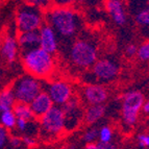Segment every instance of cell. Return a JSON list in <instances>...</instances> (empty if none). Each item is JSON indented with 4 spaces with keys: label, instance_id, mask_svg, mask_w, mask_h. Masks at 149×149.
I'll use <instances>...</instances> for the list:
<instances>
[{
    "label": "cell",
    "instance_id": "6da1fadb",
    "mask_svg": "<svg viewBox=\"0 0 149 149\" xmlns=\"http://www.w3.org/2000/svg\"><path fill=\"white\" fill-rule=\"evenodd\" d=\"M45 23L53 28L57 37L72 39L81 28L80 16L67 6H54L45 13Z\"/></svg>",
    "mask_w": 149,
    "mask_h": 149
},
{
    "label": "cell",
    "instance_id": "7a4b0ae2",
    "mask_svg": "<svg viewBox=\"0 0 149 149\" xmlns=\"http://www.w3.org/2000/svg\"><path fill=\"white\" fill-rule=\"evenodd\" d=\"M21 61L26 72L39 79L49 77L53 73L55 67L53 55L44 51L40 47L28 51H22Z\"/></svg>",
    "mask_w": 149,
    "mask_h": 149
},
{
    "label": "cell",
    "instance_id": "3957f363",
    "mask_svg": "<svg viewBox=\"0 0 149 149\" xmlns=\"http://www.w3.org/2000/svg\"><path fill=\"white\" fill-rule=\"evenodd\" d=\"M98 58V48L95 41L88 38H78L69 49V60L73 66L80 69L92 68Z\"/></svg>",
    "mask_w": 149,
    "mask_h": 149
},
{
    "label": "cell",
    "instance_id": "277c9868",
    "mask_svg": "<svg viewBox=\"0 0 149 149\" xmlns=\"http://www.w3.org/2000/svg\"><path fill=\"white\" fill-rule=\"evenodd\" d=\"M45 24V13L27 2L21 5L16 14V26L19 32L39 31Z\"/></svg>",
    "mask_w": 149,
    "mask_h": 149
},
{
    "label": "cell",
    "instance_id": "5b68a950",
    "mask_svg": "<svg viewBox=\"0 0 149 149\" xmlns=\"http://www.w3.org/2000/svg\"><path fill=\"white\" fill-rule=\"evenodd\" d=\"M12 90L17 102L29 104L38 95L43 92V82L37 77L25 74L16 79L13 84Z\"/></svg>",
    "mask_w": 149,
    "mask_h": 149
},
{
    "label": "cell",
    "instance_id": "8992f818",
    "mask_svg": "<svg viewBox=\"0 0 149 149\" xmlns=\"http://www.w3.org/2000/svg\"><path fill=\"white\" fill-rule=\"evenodd\" d=\"M121 102L122 120L127 126H134L145 102L144 96L139 91H129L121 96Z\"/></svg>",
    "mask_w": 149,
    "mask_h": 149
},
{
    "label": "cell",
    "instance_id": "52a82bcc",
    "mask_svg": "<svg viewBox=\"0 0 149 149\" xmlns=\"http://www.w3.org/2000/svg\"><path fill=\"white\" fill-rule=\"evenodd\" d=\"M41 134L46 138H54L65 130V114L62 107H53L39 119Z\"/></svg>",
    "mask_w": 149,
    "mask_h": 149
},
{
    "label": "cell",
    "instance_id": "ba28073f",
    "mask_svg": "<svg viewBox=\"0 0 149 149\" xmlns=\"http://www.w3.org/2000/svg\"><path fill=\"white\" fill-rule=\"evenodd\" d=\"M120 71L119 65L109 58H101L92 66L90 75L95 80L100 82H109L114 80L118 76Z\"/></svg>",
    "mask_w": 149,
    "mask_h": 149
},
{
    "label": "cell",
    "instance_id": "9c48e42d",
    "mask_svg": "<svg viewBox=\"0 0 149 149\" xmlns=\"http://www.w3.org/2000/svg\"><path fill=\"white\" fill-rule=\"evenodd\" d=\"M63 112L65 114V129L67 132H71L78 126L81 120H84V113L80 104V101L77 97L73 96L67 103L62 107Z\"/></svg>",
    "mask_w": 149,
    "mask_h": 149
},
{
    "label": "cell",
    "instance_id": "30bf717a",
    "mask_svg": "<svg viewBox=\"0 0 149 149\" xmlns=\"http://www.w3.org/2000/svg\"><path fill=\"white\" fill-rule=\"evenodd\" d=\"M45 92L49 95L55 107H62L73 97V89L69 82L65 80H55L50 82Z\"/></svg>",
    "mask_w": 149,
    "mask_h": 149
},
{
    "label": "cell",
    "instance_id": "8fae6325",
    "mask_svg": "<svg viewBox=\"0 0 149 149\" xmlns=\"http://www.w3.org/2000/svg\"><path fill=\"white\" fill-rule=\"evenodd\" d=\"M81 95L82 99L88 105L103 104L109 97V93L105 87L98 84H90L82 88Z\"/></svg>",
    "mask_w": 149,
    "mask_h": 149
},
{
    "label": "cell",
    "instance_id": "7c38bea8",
    "mask_svg": "<svg viewBox=\"0 0 149 149\" xmlns=\"http://www.w3.org/2000/svg\"><path fill=\"white\" fill-rule=\"evenodd\" d=\"M39 47L50 54H54L58 49V38L53 28L45 23L39 30Z\"/></svg>",
    "mask_w": 149,
    "mask_h": 149
},
{
    "label": "cell",
    "instance_id": "4fadbf2b",
    "mask_svg": "<svg viewBox=\"0 0 149 149\" xmlns=\"http://www.w3.org/2000/svg\"><path fill=\"white\" fill-rule=\"evenodd\" d=\"M19 52V44L17 38L8 33L0 42V55L5 62L13 63L17 58Z\"/></svg>",
    "mask_w": 149,
    "mask_h": 149
},
{
    "label": "cell",
    "instance_id": "5bb4252c",
    "mask_svg": "<svg viewBox=\"0 0 149 149\" xmlns=\"http://www.w3.org/2000/svg\"><path fill=\"white\" fill-rule=\"evenodd\" d=\"M29 107L31 109L32 113H33L35 118L40 119L45 114H47L50 109L54 107V104H53V102L51 100V98L49 97V95L45 91H43L30 102Z\"/></svg>",
    "mask_w": 149,
    "mask_h": 149
},
{
    "label": "cell",
    "instance_id": "9a60e30c",
    "mask_svg": "<svg viewBox=\"0 0 149 149\" xmlns=\"http://www.w3.org/2000/svg\"><path fill=\"white\" fill-rule=\"evenodd\" d=\"M105 10L115 23L119 26H123L127 21V15L124 4L120 0H109L104 3Z\"/></svg>",
    "mask_w": 149,
    "mask_h": 149
},
{
    "label": "cell",
    "instance_id": "2e32d148",
    "mask_svg": "<svg viewBox=\"0 0 149 149\" xmlns=\"http://www.w3.org/2000/svg\"><path fill=\"white\" fill-rule=\"evenodd\" d=\"M19 48L22 51H28V50L35 49L39 47L40 37L39 31H28V32H19L17 37Z\"/></svg>",
    "mask_w": 149,
    "mask_h": 149
},
{
    "label": "cell",
    "instance_id": "e0dca14e",
    "mask_svg": "<svg viewBox=\"0 0 149 149\" xmlns=\"http://www.w3.org/2000/svg\"><path fill=\"white\" fill-rule=\"evenodd\" d=\"M134 21L139 26L142 35L149 39V8L147 6L137 8L134 12Z\"/></svg>",
    "mask_w": 149,
    "mask_h": 149
},
{
    "label": "cell",
    "instance_id": "ac0fdd59",
    "mask_svg": "<svg viewBox=\"0 0 149 149\" xmlns=\"http://www.w3.org/2000/svg\"><path fill=\"white\" fill-rule=\"evenodd\" d=\"M105 113V107L103 104L99 105H88L84 113V121L87 124H94L99 121Z\"/></svg>",
    "mask_w": 149,
    "mask_h": 149
},
{
    "label": "cell",
    "instance_id": "d6986e66",
    "mask_svg": "<svg viewBox=\"0 0 149 149\" xmlns=\"http://www.w3.org/2000/svg\"><path fill=\"white\" fill-rule=\"evenodd\" d=\"M17 103L12 88H5L0 92V113L13 111Z\"/></svg>",
    "mask_w": 149,
    "mask_h": 149
},
{
    "label": "cell",
    "instance_id": "ffe728a7",
    "mask_svg": "<svg viewBox=\"0 0 149 149\" xmlns=\"http://www.w3.org/2000/svg\"><path fill=\"white\" fill-rule=\"evenodd\" d=\"M13 112L16 115L17 119L26 120V121H32L35 119V116H33V113H32L29 104L17 102L14 109H13Z\"/></svg>",
    "mask_w": 149,
    "mask_h": 149
},
{
    "label": "cell",
    "instance_id": "44dd1931",
    "mask_svg": "<svg viewBox=\"0 0 149 149\" xmlns=\"http://www.w3.org/2000/svg\"><path fill=\"white\" fill-rule=\"evenodd\" d=\"M16 124H17V117L13 111L0 113V125L2 127L10 130L16 128Z\"/></svg>",
    "mask_w": 149,
    "mask_h": 149
},
{
    "label": "cell",
    "instance_id": "7402d4cb",
    "mask_svg": "<svg viewBox=\"0 0 149 149\" xmlns=\"http://www.w3.org/2000/svg\"><path fill=\"white\" fill-rule=\"evenodd\" d=\"M113 137H114L113 129L107 125H104L100 129H98V143L99 144L104 145L112 143Z\"/></svg>",
    "mask_w": 149,
    "mask_h": 149
},
{
    "label": "cell",
    "instance_id": "603a6c76",
    "mask_svg": "<svg viewBox=\"0 0 149 149\" xmlns=\"http://www.w3.org/2000/svg\"><path fill=\"white\" fill-rule=\"evenodd\" d=\"M82 140L87 144H92L98 141V129L97 128H89L82 136Z\"/></svg>",
    "mask_w": 149,
    "mask_h": 149
},
{
    "label": "cell",
    "instance_id": "cb8c5ba5",
    "mask_svg": "<svg viewBox=\"0 0 149 149\" xmlns=\"http://www.w3.org/2000/svg\"><path fill=\"white\" fill-rule=\"evenodd\" d=\"M137 56L139 57L140 61L148 62L149 61V41H146L145 43H143V44L138 48Z\"/></svg>",
    "mask_w": 149,
    "mask_h": 149
},
{
    "label": "cell",
    "instance_id": "d4e9b609",
    "mask_svg": "<svg viewBox=\"0 0 149 149\" xmlns=\"http://www.w3.org/2000/svg\"><path fill=\"white\" fill-rule=\"evenodd\" d=\"M8 140H10L8 130L0 125V149H3L6 146V144L8 143Z\"/></svg>",
    "mask_w": 149,
    "mask_h": 149
},
{
    "label": "cell",
    "instance_id": "484cf974",
    "mask_svg": "<svg viewBox=\"0 0 149 149\" xmlns=\"http://www.w3.org/2000/svg\"><path fill=\"white\" fill-rule=\"evenodd\" d=\"M30 124H31V121H26V120L17 119L16 128L19 130V132H21V134H24V132H29V125Z\"/></svg>",
    "mask_w": 149,
    "mask_h": 149
},
{
    "label": "cell",
    "instance_id": "4316f807",
    "mask_svg": "<svg viewBox=\"0 0 149 149\" xmlns=\"http://www.w3.org/2000/svg\"><path fill=\"white\" fill-rule=\"evenodd\" d=\"M8 144H10V146L14 149L20 148L23 144L22 138L17 137V136H12V137H10V140H8Z\"/></svg>",
    "mask_w": 149,
    "mask_h": 149
},
{
    "label": "cell",
    "instance_id": "83f0119b",
    "mask_svg": "<svg viewBox=\"0 0 149 149\" xmlns=\"http://www.w3.org/2000/svg\"><path fill=\"white\" fill-rule=\"evenodd\" d=\"M138 143L141 147H149V134H141L138 136Z\"/></svg>",
    "mask_w": 149,
    "mask_h": 149
},
{
    "label": "cell",
    "instance_id": "f1b7e54d",
    "mask_svg": "<svg viewBox=\"0 0 149 149\" xmlns=\"http://www.w3.org/2000/svg\"><path fill=\"white\" fill-rule=\"evenodd\" d=\"M138 46L134 44H129L128 46H126L125 48V54L127 55L128 57L134 56V55L138 54Z\"/></svg>",
    "mask_w": 149,
    "mask_h": 149
},
{
    "label": "cell",
    "instance_id": "f546056e",
    "mask_svg": "<svg viewBox=\"0 0 149 149\" xmlns=\"http://www.w3.org/2000/svg\"><path fill=\"white\" fill-rule=\"evenodd\" d=\"M28 4H31L36 8H39L41 10L45 8H48V5H49V2L48 1H43V0H33V1H27Z\"/></svg>",
    "mask_w": 149,
    "mask_h": 149
},
{
    "label": "cell",
    "instance_id": "4dcf8cb0",
    "mask_svg": "<svg viewBox=\"0 0 149 149\" xmlns=\"http://www.w3.org/2000/svg\"><path fill=\"white\" fill-rule=\"evenodd\" d=\"M22 141L23 144L27 147H32L36 145V139L33 137H30V136H23Z\"/></svg>",
    "mask_w": 149,
    "mask_h": 149
},
{
    "label": "cell",
    "instance_id": "1f68e13d",
    "mask_svg": "<svg viewBox=\"0 0 149 149\" xmlns=\"http://www.w3.org/2000/svg\"><path fill=\"white\" fill-rule=\"evenodd\" d=\"M84 149H101V145L99 143H92V144H87Z\"/></svg>",
    "mask_w": 149,
    "mask_h": 149
},
{
    "label": "cell",
    "instance_id": "d6a6232c",
    "mask_svg": "<svg viewBox=\"0 0 149 149\" xmlns=\"http://www.w3.org/2000/svg\"><path fill=\"white\" fill-rule=\"evenodd\" d=\"M101 145V144H100ZM101 149H118L117 146L113 143H109V144H104V145H101Z\"/></svg>",
    "mask_w": 149,
    "mask_h": 149
},
{
    "label": "cell",
    "instance_id": "836d02e7",
    "mask_svg": "<svg viewBox=\"0 0 149 149\" xmlns=\"http://www.w3.org/2000/svg\"><path fill=\"white\" fill-rule=\"evenodd\" d=\"M142 109H143V112H144L145 114H149V100L144 102V104L142 107Z\"/></svg>",
    "mask_w": 149,
    "mask_h": 149
},
{
    "label": "cell",
    "instance_id": "e575fe53",
    "mask_svg": "<svg viewBox=\"0 0 149 149\" xmlns=\"http://www.w3.org/2000/svg\"><path fill=\"white\" fill-rule=\"evenodd\" d=\"M146 6L149 8V0H148V1H147V2H146Z\"/></svg>",
    "mask_w": 149,
    "mask_h": 149
}]
</instances>
